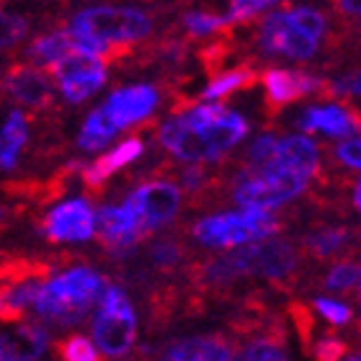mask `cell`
Returning a JSON list of instances; mask_svg holds the SVG:
<instances>
[{"instance_id": "cell-43", "label": "cell", "mask_w": 361, "mask_h": 361, "mask_svg": "<svg viewBox=\"0 0 361 361\" xmlns=\"http://www.w3.org/2000/svg\"><path fill=\"white\" fill-rule=\"evenodd\" d=\"M0 219H3V209H0Z\"/></svg>"}, {"instance_id": "cell-10", "label": "cell", "mask_w": 361, "mask_h": 361, "mask_svg": "<svg viewBox=\"0 0 361 361\" xmlns=\"http://www.w3.org/2000/svg\"><path fill=\"white\" fill-rule=\"evenodd\" d=\"M47 73L68 104H83L106 85V62L83 52H73Z\"/></svg>"}, {"instance_id": "cell-38", "label": "cell", "mask_w": 361, "mask_h": 361, "mask_svg": "<svg viewBox=\"0 0 361 361\" xmlns=\"http://www.w3.org/2000/svg\"><path fill=\"white\" fill-rule=\"evenodd\" d=\"M21 160V152H16L13 147H8L3 140H0V171H13Z\"/></svg>"}, {"instance_id": "cell-34", "label": "cell", "mask_w": 361, "mask_h": 361, "mask_svg": "<svg viewBox=\"0 0 361 361\" xmlns=\"http://www.w3.org/2000/svg\"><path fill=\"white\" fill-rule=\"evenodd\" d=\"M336 160H338L341 166L361 171V137H346L336 147Z\"/></svg>"}, {"instance_id": "cell-29", "label": "cell", "mask_w": 361, "mask_h": 361, "mask_svg": "<svg viewBox=\"0 0 361 361\" xmlns=\"http://www.w3.org/2000/svg\"><path fill=\"white\" fill-rule=\"evenodd\" d=\"M29 34V21L18 13H11L0 6V52H6Z\"/></svg>"}, {"instance_id": "cell-12", "label": "cell", "mask_w": 361, "mask_h": 361, "mask_svg": "<svg viewBox=\"0 0 361 361\" xmlns=\"http://www.w3.org/2000/svg\"><path fill=\"white\" fill-rule=\"evenodd\" d=\"M42 233L49 243H88L96 238V209L83 196L65 199L47 212Z\"/></svg>"}, {"instance_id": "cell-9", "label": "cell", "mask_w": 361, "mask_h": 361, "mask_svg": "<svg viewBox=\"0 0 361 361\" xmlns=\"http://www.w3.org/2000/svg\"><path fill=\"white\" fill-rule=\"evenodd\" d=\"M248 163L253 168H281L312 178L320 168V150L307 135H261L250 145Z\"/></svg>"}, {"instance_id": "cell-21", "label": "cell", "mask_w": 361, "mask_h": 361, "mask_svg": "<svg viewBox=\"0 0 361 361\" xmlns=\"http://www.w3.org/2000/svg\"><path fill=\"white\" fill-rule=\"evenodd\" d=\"M73 52H78L73 34H70L68 29H57V31H49V34H42V37L34 39L29 44V49H26V60L42 70H49L60 60L70 57Z\"/></svg>"}, {"instance_id": "cell-24", "label": "cell", "mask_w": 361, "mask_h": 361, "mask_svg": "<svg viewBox=\"0 0 361 361\" xmlns=\"http://www.w3.org/2000/svg\"><path fill=\"white\" fill-rule=\"evenodd\" d=\"M261 80V75H256L250 68H235V70H227L222 75L212 78L209 85L202 90V98L207 104H217L222 98H230L233 93L238 90H248L250 85H256Z\"/></svg>"}, {"instance_id": "cell-13", "label": "cell", "mask_w": 361, "mask_h": 361, "mask_svg": "<svg viewBox=\"0 0 361 361\" xmlns=\"http://www.w3.org/2000/svg\"><path fill=\"white\" fill-rule=\"evenodd\" d=\"M261 83L266 90V101L274 111L307 96H325L323 78H315L310 73H302V70L271 68L261 75Z\"/></svg>"}, {"instance_id": "cell-27", "label": "cell", "mask_w": 361, "mask_h": 361, "mask_svg": "<svg viewBox=\"0 0 361 361\" xmlns=\"http://www.w3.org/2000/svg\"><path fill=\"white\" fill-rule=\"evenodd\" d=\"M57 356H60V361H104V354L85 336H68V338H62L57 343Z\"/></svg>"}, {"instance_id": "cell-26", "label": "cell", "mask_w": 361, "mask_h": 361, "mask_svg": "<svg viewBox=\"0 0 361 361\" xmlns=\"http://www.w3.org/2000/svg\"><path fill=\"white\" fill-rule=\"evenodd\" d=\"M359 276H361V266L356 261H348L346 258V261H338V264L325 274L323 286L328 292H336V294L351 292L359 284Z\"/></svg>"}, {"instance_id": "cell-40", "label": "cell", "mask_w": 361, "mask_h": 361, "mask_svg": "<svg viewBox=\"0 0 361 361\" xmlns=\"http://www.w3.org/2000/svg\"><path fill=\"white\" fill-rule=\"evenodd\" d=\"M356 292H359V302H361V276H359V284H356Z\"/></svg>"}, {"instance_id": "cell-23", "label": "cell", "mask_w": 361, "mask_h": 361, "mask_svg": "<svg viewBox=\"0 0 361 361\" xmlns=\"http://www.w3.org/2000/svg\"><path fill=\"white\" fill-rule=\"evenodd\" d=\"M305 250L310 256L317 258V261H325V258H333L343 253V250L351 248V233L341 225H328V227H317L302 240Z\"/></svg>"}, {"instance_id": "cell-8", "label": "cell", "mask_w": 361, "mask_h": 361, "mask_svg": "<svg viewBox=\"0 0 361 361\" xmlns=\"http://www.w3.org/2000/svg\"><path fill=\"white\" fill-rule=\"evenodd\" d=\"M310 178L292 171H281V168H253L243 171V176L235 180L233 199L240 207H258V209L274 212L281 204L292 202L307 188Z\"/></svg>"}, {"instance_id": "cell-37", "label": "cell", "mask_w": 361, "mask_h": 361, "mask_svg": "<svg viewBox=\"0 0 361 361\" xmlns=\"http://www.w3.org/2000/svg\"><path fill=\"white\" fill-rule=\"evenodd\" d=\"M333 6H336L338 16H343L348 21H361V0H333Z\"/></svg>"}, {"instance_id": "cell-22", "label": "cell", "mask_w": 361, "mask_h": 361, "mask_svg": "<svg viewBox=\"0 0 361 361\" xmlns=\"http://www.w3.org/2000/svg\"><path fill=\"white\" fill-rule=\"evenodd\" d=\"M119 132H121L119 124L106 114L104 106H98V109H93V111L85 116L83 127L78 132V147L85 152L104 150L106 145L111 142Z\"/></svg>"}, {"instance_id": "cell-14", "label": "cell", "mask_w": 361, "mask_h": 361, "mask_svg": "<svg viewBox=\"0 0 361 361\" xmlns=\"http://www.w3.org/2000/svg\"><path fill=\"white\" fill-rule=\"evenodd\" d=\"M158 104H160V93L155 85L137 83V85L116 88L101 106H104L106 114L119 124V129H127V127L140 124V121H145L147 116H152L155 109H158Z\"/></svg>"}, {"instance_id": "cell-15", "label": "cell", "mask_w": 361, "mask_h": 361, "mask_svg": "<svg viewBox=\"0 0 361 361\" xmlns=\"http://www.w3.org/2000/svg\"><path fill=\"white\" fill-rule=\"evenodd\" d=\"M297 127L305 135H325V137H338L346 140L354 132L361 129V114L351 106L343 104H320V106H307L305 111H300Z\"/></svg>"}, {"instance_id": "cell-31", "label": "cell", "mask_w": 361, "mask_h": 361, "mask_svg": "<svg viewBox=\"0 0 361 361\" xmlns=\"http://www.w3.org/2000/svg\"><path fill=\"white\" fill-rule=\"evenodd\" d=\"M279 3H284V0H230L227 18L233 23L250 21V18H256L266 11H274V6H279Z\"/></svg>"}, {"instance_id": "cell-5", "label": "cell", "mask_w": 361, "mask_h": 361, "mask_svg": "<svg viewBox=\"0 0 361 361\" xmlns=\"http://www.w3.org/2000/svg\"><path fill=\"white\" fill-rule=\"evenodd\" d=\"M300 266L297 250L286 240H274V238H261V240L245 243L240 248L212 261L204 269V276L209 284H227L240 276H264L271 281H286Z\"/></svg>"}, {"instance_id": "cell-17", "label": "cell", "mask_w": 361, "mask_h": 361, "mask_svg": "<svg viewBox=\"0 0 361 361\" xmlns=\"http://www.w3.org/2000/svg\"><path fill=\"white\" fill-rule=\"evenodd\" d=\"M96 235L114 253H127L145 238L142 227L127 202L119 207H101L96 212Z\"/></svg>"}, {"instance_id": "cell-36", "label": "cell", "mask_w": 361, "mask_h": 361, "mask_svg": "<svg viewBox=\"0 0 361 361\" xmlns=\"http://www.w3.org/2000/svg\"><path fill=\"white\" fill-rule=\"evenodd\" d=\"M152 258V264L155 266H173L180 261V248H178V243L173 240H160L155 248H152L150 253Z\"/></svg>"}, {"instance_id": "cell-6", "label": "cell", "mask_w": 361, "mask_h": 361, "mask_svg": "<svg viewBox=\"0 0 361 361\" xmlns=\"http://www.w3.org/2000/svg\"><path fill=\"white\" fill-rule=\"evenodd\" d=\"M279 230L274 212L258 207H240L235 212H219L196 219L194 238L204 248H240L245 243L269 238Z\"/></svg>"}, {"instance_id": "cell-20", "label": "cell", "mask_w": 361, "mask_h": 361, "mask_svg": "<svg viewBox=\"0 0 361 361\" xmlns=\"http://www.w3.org/2000/svg\"><path fill=\"white\" fill-rule=\"evenodd\" d=\"M142 150H145V145L140 137L124 140V142L116 145L111 152H106V155H101V158L93 160L90 166L83 168V183L88 188L104 186L114 173H119L121 168H127L129 163H135V160L142 155Z\"/></svg>"}, {"instance_id": "cell-30", "label": "cell", "mask_w": 361, "mask_h": 361, "mask_svg": "<svg viewBox=\"0 0 361 361\" xmlns=\"http://www.w3.org/2000/svg\"><path fill=\"white\" fill-rule=\"evenodd\" d=\"M240 361H289V356H286L281 341L264 336V338L250 341L240 354Z\"/></svg>"}, {"instance_id": "cell-42", "label": "cell", "mask_w": 361, "mask_h": 361, "mask_svg": "<svg viewBox=\"0 0 361 361\" xmlns=\"http://www.w3.org/2000/svg\"><path fill=\"white\" fill-rule=\"evenodd\" d=\"M356 26H359V31H361V21H356Z\"/></svg>"}, {"instance_id": "cell-7", "label": "cell", "mask_w": 361, "mask_h": 361, "mask_svg": "<svg viewBox=\"0 0 361 361\" xmlns=\"http://www.w3.org/2000/svg\"><path fill=\"white\" fill-rule=\"evenodd\" d=\"M137 312L127 292L116 284H106L93 315V343L109 359H119L135 346Z\"/></svg>"}, {"instance_id": "cell-4", "label": "cell", "mask_w": 361, "mask_h": 361, "mask_svg": "<svg viewBox=\"0 0 361 361\" xmlns=\"http://www.w3.org/2000/svg\"><path fill=\"white\" fill-rule=\"evenodd\" d=\"M68 31L78 39L106 47L116 57L119 52H127L132 44L150 37L155 31V21L142 8L101 3V6L80 8L70 18Z\"/></svg>"}, {"instance_id": "cell-39", "label": "cell", "mask_w": 361, "mask_h": 361, "mask_svg": "<svg viewBox=\"0 0 361 361\" xmlns=\"http://www.w3.org/2000/svg\"><path fill=\"white\" fill-rule=\"evenodd\" d=\"M351 204H354L356 209L361 212V178L356 180V186H354V191H351Z\"/></svg>"}, {"instance_id": "cell-18", "label": "cell", "mask_w": 361, "mask_h": 361, "mask_svg": "<svg viewBox=\"0 0 361 361\" xmlns=\"http://www.w3.org/2000/svg\"><path fill=\"white\" fill-rule=\"evenodd\" d=\"M49 346V333L37 323H8L0 331V361H39Z\"/></svg>"}, {"instance_id": "cell-35", "label": "cell", "mask_w": 361, "mask_h": 361, "mask_svg": "<svg viewBox=\"0 0 361 361\" xmlns=\"http://www.w3.org/2000/svg\"><path fill=\"white\" fill-rule=\"evenodd\" d=\"M315 361H343L346 359V343L338 338H323L317 346H312Z\"/></svg>"}, {"instance_id": "cell-25", "label": "cell", "mask_w": 361, "mask_h": 361, "mask_svg": "<svg viewBox=\"0 0 361 361\" xmlns=\"http://www.w3.org/2000/svg\"><path fill=\"white\" fill-rule=\"evenodd\" d=\"M180 26H183V31H186L188 37L204 39V37H212V34H219V31L230 29L233 21H230L227 16L209 13V11H188V13H183V18H180Z\"/></svg>"}, {"instance_id": "cell-11", "label": "cell", "mask_w": 361, "mask_h": 361, "mask_svg": "<svg viewBox=\"0 0 361 361\" xmlns=\"http://www.w3.org/2000/svg\"><path fill=\"white\" fill-rule=\"evenodd\" d=\"M129 209L135 212L137 222L142 227L145 235L152 230L168 225L180 209V188L171 180H147L142 186H137L132 194L124 199Z\"/></svg>"}, {"instance_id": "cell-33", "label": "cell", "mask_w": 361, "mask_h": 361, "mask_svg": "<svg viewBox=\"0 0 361 361\" xmlns=\"http://www.w3.org/2000/svg\"><path fill=\"white\" fill-rule=\"evenodd\" d=\"M315 312L320 317H325L331 325H338V328L341 325H348L351 317H354V312H351L348 305H343V302H338V300H331V297H317Z\"/></svg>"}, {"instance_id": "cell-19", "label": "cell", "mask_w": 361, "mask_h": 361, "mask_svg": "<svg viewBox=\"0 0 361 361\" xmlns=\"http://www.w3.org/2000/svg\"><path fill=\"white\" fill-rule=\"evenodd\" d=\"M160 361H235V354L219 336H188L168 343Z\"/></svg>"}, {"instance_id": "cell-32", "label": "cell", "mask_w": 361, "mask_h": 361, "mask_svg": "<svg viewBox=\"0 0 361 361\" xmlns=\"http://www.w3.org/2000/svg\"><path fill=\"white\" fill-rule=\"evenodd\" d=\"M325 96L361 98V70H348L336 80H325Z\"/></svg>"}, {"instance_id": "cell-16", "label": "cell", "mask_w": 361, "mask_h": 361, "mask_svg": "<svg viewBox=\"0 0 361 361\" xmlns=\"http://www.w3.org/2000/svg\"><path fill=\"white\" fill-rule=\"evenodd\" d=\"M3 88L16 104L42 111L47 106H52L54 88L52 80L47 75V70L37 68V65H13L3 78Z\"/></svg>"}, {"instance_id": "cell-3", "label": "cell", "mask_w": 361, "mask_h": 361, "mask_svg": "<svg viewBox=\"0 0 361 361\" xmlns=\"http://www.w3.org/2000/svg\"><path fill=\"white\" fill-rule=\"evenodd\" d=\"M104 289L106 279L98 271L90 266H70L39 284L31 312H37L44 323L75 325L101 300Z\"/></svg>"}, {"instance_id": "cell-2", "label": "cell", "mask_w": 361, "mask_h": 361, "mask_svg": "<svg viewBox=\"0 0 361 361\" xmlns=\"http://www.w3.org/2000/svg\"><path fill=\"white\" fill-rule=\"evenodd\" d=\"M328 37V16L312 6L276 8L258 21V52L274 60H312Z\"/></svg>"}, {"instance_id": "cell-41", "label": "cell", "mask_w": 361, "mask_h": 361, "mask_svg": "<svg viewBox=\"0 0 361 361\" xmlns=\"http://www.w3.org/2000/svg\"><path fill=\"white\" fill-rule=\"evenodd\" d=\"M343 361H361L359 356H348V359H343Z\"/></svg>"}, {"instance_id": "cell-1", "label": "cell", "mask_w": 361, "mask_h": 361, "mask_svg": "<svg viewBox=\"0 0 361 361\" xmlns=\"http://www.w3.org/2000/svg\"><path fill=\"white\" fill-rule=\"evenodd\" d=\"M248 135V119L222 104H196L173 114L158 132L160 145L176 160L209 163L222 158Z\"/></svg>"}, {"instance_id": "cell-28", "label": "cell", "mask_w": 361, "mask_h": 361, "mask_svg": "<svg viewBox=\"0 0 361 361\" xmlns=\"http://www.w3.org/2000/svg\"><path fill=\"white\" fill-rule=\"evenodd\" d=\"M0 140L8 147H13L16 152H23V147L29 145V119H26V114L18 111V109L8 114L3 127H0Z\"/></svg>"}]
</instances>
